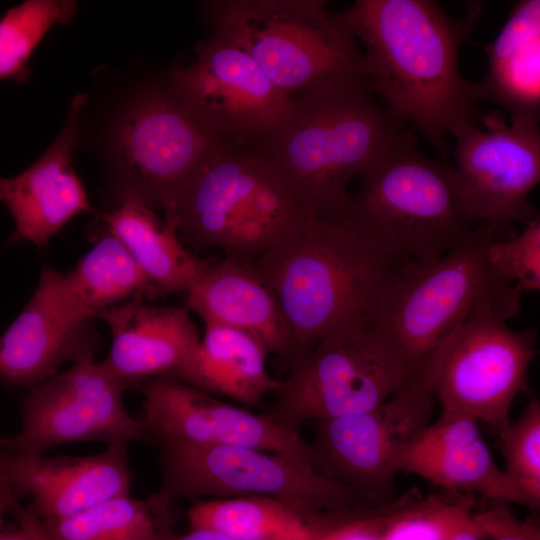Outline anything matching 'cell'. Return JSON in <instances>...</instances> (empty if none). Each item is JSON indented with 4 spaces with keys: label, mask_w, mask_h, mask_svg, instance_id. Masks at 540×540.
Listing matches in <instances>:
<instances>
[{
    "label": "cell",
    "mask_w": 540,
    "mask_h": 540,
    "mask_svg": "<svg viewBox=\"0 0 540 540\" xmlns=\"http://www.w3.org/2000/svg\"><path fill=\"white\" fill-rule=\"evenodd\" d=\"M337 13L361 45L371 91L439 152L458 127L480 121L479 85L459 69L479 7L456 19L431 0H357Z\"/></svg>",
    "instance_id": "6da1fadb"
},
{
    "label": "cell",
    "mask_w": 540,
    "mask_h": 540,
    "mask_svg": "<svg viewBox=\"0 0 540 540\" xmlns=\"http://www.w3.org/2000/svg\"><path fill=\"white\" fill-rule=\"evenodd\" d=\"M411 131L362 81L295 96L287 121L255 148L305 214L332 218L345 208L351 181Z\"/></svg>",
    "instance_id": "7a4b0ae2"
},
{
    "label": "cell",
    "mask_w": 540,
    "mask_h": 540,
    "mask_svg": "<svg viewBox=\"0 0 540 540\" xmlns=\"http://www.w3.org/2000/svg\"><path fill=\"white\" fill-rule=\"evenodd\" d=\"M396 263L341 218L303 212L286 226L251 264L288 326V368L334 328L366 317Z\"/></svg>",
    "instance_id": "3957f363"
},
{
    "label": "cell",
    "mask_w": 540,
    "mask_h": 540,
    "mask_svg": "<svg viewBox=\"0 0 540 540\" xmlns=\"http://www.w3.org/2000/svg\"><path fill=\"white\" fill-rule=\"evenodd\" d=\"M506 229L481 223L448 253L398 262L384 279L366 319L416 371L479 306L495 303L520 312L521 294L486 260L488 244Z\"/></svg>",
    "instance_id": "277c9868"
},
{
    "label": "cell",
    "mask_w": 540,
    "mask_h": 540,
    "mask_svg": "<svg viewBox=\"0 0 540 540\" xmlns=\"http://www.w3.org/2000/svg\"><path fill=\"white\" fill-rule=\"evenodd\" d=\"M335 216L395 262L430 261L476 230L452 165L425 156L413 130L361 177Z\"/></svg>",
    "instance_id": "5b68a950"
},
{
    "label": "cell",
    "mask_w": 540,
    "mask_h": 540,
    "mask_svg": "<svg viewBox=\"0 0 540 540\" xmlns=\"http://www.w3.org/2000/svg\"><path fill=\"white\" fill-rule=\"evenodd\" d=\"M205 13L212 31L237 44L291 98L366 81L360 46L326 1L215 0Z\"/></svg>",
    "instance_id": "8992f818"
},
{
    "label": "cell",
    "mask_w": 540,
    "mask_h": 540,
    "mask_svg": "<svg viewBox=\"0 0 540 540\" xmlns=\"http://www.w3.org/2000/svg\"><path fill=\"white\" fill-rule=\"evenodd\" d=\"M303 210L255 147L216 143L182 191L171 219L189 248L252 263Z\"/></svg>",
    "instance_id": "52a82bcc"
},
{
    "label": "cell",
    "mask_w": 540,
    "mask_h": 540,
    "mask_svg": "<svg viewBox=\"0 0 540 540\" xmlns=\"http://www.w3.org/2000/svg\"><path fill=\"white\" fill-rule=\"evenodd\" d=\"M161 488L147 501L158 517L183 498L265 497L306 521L372 503L321 473L310 459L243 446L162 445Z\"/></svg>",
    "instance_id": "ba28073f"
},
{
    "label": "cell",
    "mask_w": 540,
    "mask_h": 540,
    "mask_svg": "<svg viewBox=\"0 0 540 540\" xmlns=\"http://www.w3.org/2000/svg\"><path fill=\"white\" fill-rule=\"evenodd\" d=\"M419 373L360 317L328 332L295 363L264 412L299 432L308 420L371 410Z\"/></svg>",
    "instance_id": "9c48e42d"
},
{
    "label": "cell",
    "mask_w": 540,
    "mask_h": 540,
    "mask_svg": "<svg viewBox=\"0 0 540 540\" xmlns=\"http://www.w3.org/2000/svg\"><path fill=\"white\" fill-rule=\"evenodd\" d=\"M518 312L495 303L479 306L433 351L421 373L443 413L462 414L500 428L516 397L528 389L537 330L512 329Z\"/></svg>",
    "instance_id": "30bf717a"
},
{
    "label": "cell",
    "mask_w": 540,
    "mask_h": 540,
    "mask_svg": "<svg viewBox=\"0 0 540 540\" xmlns=\"http://www.w3.org/2000/svg\"><path fill=\"white\" fill-rule=\"evenodd\" d=\"M167 87L217 141L257 147L287 121L293 98L276 88L237 44L212 31Z\"/></svg>",
    "instance_id": "8fae6325"
},
{
    "label": "cell",
    "mask_w": 540,
    "mask_h": 540,
    "mask_svg": "<svg viewBox=\"0 0 540 540\" xmlns=\"http://www.w3.org/2000/svg\"><path fill=\"white\" fill-rule=\"evenodd\" d=\"M435 395L420 372L371 410L316 421L314 466L371 502L394 497L402 448L431 421Z\"/></svg>",
    "instance_id": "7c38bea8"
},
{
    "label": "cell",
    "mask_w": 540,
    "mask_h": 540,
    "mask_svg": "<svg viewBox=\"0 0 540 540\" xmlns=\"http://www.w3.org/2000/svg\"><path fill=\"white\" fill-rule=\"evenodd\" d=\"M218 142L167 86L140 93L126 107L112 139L122 191L171 219L186 184Z\"/></svg>",
    "instance_id": "4fadbf2b"
},
{
    "label": "cell",
    "mask_w": 540,
    "mask_h": 540,
    "mask_svg": "<svg viewBox=\"0 0 540 540\" xmlns=\"http://www.w3.org/2000/svg\"><path fill=\"white\" fill-rule=\"evenodd\" d=\"M126 389L102 362L87 359L73 363L29 389L22 400L21 429L8 438L5 451L42 455L72 442H153L141 420L126 410Z\"/></svg>",
    "instance_id": "5bb4252c"
},
{
    "label": "cell",
    "mask_w": 540,
    "mask_h": 540,
    "mask_svg": "<svg viewBox=\"0 0 540 540\" xmlns=\"http://www.w3.org/2000/svg\"><path fill=\"white\" fill-rule=\"evenodd\" d=\"M455 139L453 166L469 216L481 223L507 228L525 225L539 213L529 201L540 182L539 119L512 118L498 111L466 123Z\"/></svg>",
    "instance_id": "9a60e30c"
},
{
    "label": "cell",
    "mask_w": 540,
    "mask_h": 540,
    "mask_svg": "<svg viewBox=\"0 0 540 540\" xmlns=\"http://www.w3.org/2000/svg\"><path fill=\"white\" fill-rule=\"evenodd\" d=\"M137 389L144 396L140 420L159 446H243L291 453L313 463L309 442L265 412L255 413L168 378L152 379Z\"/></svg>",
    "instance_id": "2e32d148"
},
{
    "label": "cell",
    "mask_w": 540,
    "mask_h": 540,
    "mask_svg": "<svg viewBox=\"0 0 540 540\" xmlns=\"http://www.w3.org/2000/svg\"><path fill=\"white\" fill-rule=\"evenodd\" d=\"M0 481L15 496L30 495L28 509L45 521L130 495L132 476L126 444L118 443L90 456L44 457L2 451Z\"/></svg>",
    "instance_id": "e0dca14e"
},
{
    "label": "cell",
    "mask_w": 540,
    "mask_h": 540,
    "mask_svg": "<svg viewBox=\"0 0 540 540\" xmlns=\"http://www.w3.org/2000/svg\"><path fill=\"white\" fill-rule=\"evenodd\" d=\"M399 472L416 475L450 495L480 494L495 503L525 502L494 461L476 419L443 413L401 450Z\"/></svg>",
    "instance_id": "ac0fdd59"
},
{
    "label": "cell",
    "mask_w": 540,
    "mask_h": 540,
    "mask_svg": "<svg viewBox=\"0 0 540 540\" xmlns=\"http://www.w3.org/2000/svg\"><path fill=\"white\" fill-rule=\"evenodd\" d=\"M85 101L84 95L72 100L61 132L36 162L15 177L0 178V201L15 221L12 241L45 246L74 216L91 210L72 166Z\"/></svg>",
    "instance_id": "d6986e66"
},
{
    "label": "cell",
    "mask_w": 540,
    "mask_h": 540,
    "mask_svg": "<svg viewBox=\"0 0 540 540\" xmlns=\"http://www.w3.org/2000/svg\"><path fill=\"white\" fill-rule=\"evenodd\" d=\"M112 344L103 365L127 388L155 378H171L190 358L200 335L187 307L133 300L99 315Z\"/></svg>",
    "instance_id": "ffe728a7"
},
{
    "label": "cell",
    "mask_w": 540,
    "mask_h": 540,
    "mask_svg": "<svg viewBox=\"0 0 540 540\" xmlns=\"http://www.w3.org/2000/svg\"><path fill=\"white\" fill-rule=\"evenodd\" d=\"M187 308L204 324L231 327L249 334L289 365L291 336L276 297L251 263L230 258L209 261L186 293Z\"/></svg>",
    "instance_id": "44dd1931"
},
{
    "label": "cell",
    "mask_w": 540,
    "mask_h": 540,
    "mask_svg": "<svg viewBox=\"0 0 540 540\" xmlns=\"http://www.w3.org/2000/svg\"><path fill=\"white\" fill-rule=\"evenodd\" d=\"M99 348L91 321L68 319L37 286L0 337V382L30 389L56 374L67 361L94 359Z\"/></svg>",
    "instance_id": "7402d4cb"
},
{
    "label": "cell",
    "mask_w": 540,
    "mask_h": 540,
    "mask_svg": "<svg viewBox=\"0 0 540 540\" xmlns=\"http://www.w3.org/2000/svg\"><path fill=\"white\" fill-rule=\"evenodd\" d=\"M68 319L88 322L115 305L158 297L130 254L107 230L69 272L45 266L38 283Z\"/></svg>",
    "instance_id": "603a6c76"
},
{
    "label": "cell",
    "mask_w": 540,
    "mask_h": 540,
    "mask_svg": "<svg viewBox=\"0 0 540 540\" xmlns=\"http://www.w3.org/2000/svg\"><path fill=\"white\" fill-rule=\"evenodd\" d=\"M268 356L249 334L227 326L205 324L190 358L168 379L231 399L248 409L260 408L264 399L273 395L281 384L267 369Z\"/></svg>",
    "instance_id": "cb8c5ba5"
},
{
    "label": "cell",
    "mask_w": 540,
    "mask_h": 540,
    "mask_svg": "<svg viewBox=\"0 0 540 540\" xmlns=\"http://www.w3.org/2000/svg\"><path fill=\"white\" fill-rule=\"evenodd\" d=\"M155 211L136 194L122 191L120 204L101 214V220L154 286L158 297L186 294L210 260L188 248L175 225L161 220Z\"/></svg>",
    "instance_id": "d4e9b609"
},
{
    "label": "cell",
    "mask_w": 540,
    "mask_h": 540,
    "mask_svg": "<svg viewBox=\"0 0 540 540\" xmlns=\"http://www.w3.org/2000/svg\"><path fill=\"white\" fill-rule=\"evenodd\" d=\"M487 70L478 82L481 100L512 118L540 117V1L514 3L496 38L483 45Z\"/></svg>",
    "instance_id": "484cf974"
},
{
    "label": "cell",
    "mask_w": 540,
    "mask_h": 540,
    "mask_svg": "<svg viewBox=\"0 0 540 540\" xmlns=\"http://www.w3.org/2000/svg\"><path fill=\"white\" fill-rule=\"evenodd\" d=\"M187 520L190 529H213L233 540H314L305 519L265 497L197 499Z\"/></svg>",
    "instance_id": "4316f807"
},
{
    "label": "cell",
    "mask_w": 540,
    "mask_h": 540,
    "mask_svg": "<svg viewBox=\"0 0 540 540\" xmlns=\"http://www.w3.org/2000/svg\"><path fill=\"white\" fill-rule=\"evenodd\" d=\"M168 519L157 517L147 500L128 495L41 522L51 540H158Z\"/></svg>",
    "instance_id": "83f0119b"
},
{
    "label": "cell",
    "mask_w": 540,
    "mask_h": 540,
    "mask_svg": "<svg viewBox=\"0 0 540 540\" xmlns=\"http://www.w3.org/2000/svg\"><path fill=\"white\" fill-rule=\"evenodd\" d=\"M72 0H27L0 17V81L24 82L27 62L55 24H66L74 16Z\"/></svg>",
    "instance_id": "f1b7e54d"
},
{
    "label": "cell",
    "mask_w": 540,
    "mask_h": 540,
    "mask_svg": "<svg viewBox=\"0 0 540 540\" xmlns=\"http://www.w3.org/2000/svg\"><path fill=\"white\" fill-rule=\"evenodd\" d=\"M504 473L525 507L540 506V402L531 397L522 413L498 428Z\"/></svg>",
    "instance_id": "f546056e"
},
{
    "label": "cell",
    "mask_w": 540,
    "mask_h": 540,
    "mask_svg": "<svg viewBox=\"0 0 540 540\" xmlns=\"http://www.w3.org/2000/svg\"><path fill=\"white\" fill-rule=\"evenodd\" d=\"M486 260L500 277L522 295L540 290V217L524 225L521 232L508 231L486 248Z\"/></svg>",
    "instance_id": "4dcf8cb0"
},
{
    "label": "cell",
    "mask_w": 540,
    "mask_h": 540,
    "mask_svg": "<svg viewBox=\"0 0 540 540\" xmlns=\"http://www.w3.org/2000/svg\"><path fill=\"white\" fill-rule=\"evenodd\" d=\"M505 505L495 503L494 507L485 510L489 540H540L539 527L517 520Z\"/></svg>",
    "instance_id": "1f68e13d"
},
{
    "label": "cell",
    "mask_w": 540,
    "mask_h": 540,
    "mask_svg": "<svg viewBox=\"0 0 540 540\" xmlns=\"http://www.w3.org/2000/svg\"><path fill=\"white\" fill-rule=\"evenodd\" d=\"M6 495L9 511L16 516L19 529L10 533H0V540H34L35 515L19 504L17 497L9 488L6 489Z\"/></svg>",
    "instance_id": "d6a6232c"
},
{
    "label": "cell",
    "mask_w": 540,
    "mask_h": 540,
    "mask_svg": "<svg viewBox=\"0 0 540 540\" xmlns=\"http://www.w3.org/2000/svg\"><path fill=\"white\" fill-rule=\"evenodd\" d=\"M485 511L475 512L446 540H489Z\"/></svg>",
    "instance_id": "836d02e7"
},
{
    "label": "cell",
    "mask_w": 540,
    "mask_h": 540,
    "mask_svg": "<svg viewBox=\"0 0 540 540\" xmlns=\"http://www.w3.org/2000/svg\"><path fill=\"white\" fill-rule=\"evenodd\" d=\"M158 540H233L230 537L224 535L213 529L197 528L190 529V531L184 535L172 534L167 525L164 526L159 534Z\"/></svg>",
    "instance_id": "e575fe53"
},
{
    "label": "cell",
    "mask_w": 540,
    "mask_h": 540,
    "mask_svg": "<svg viewBox=\"0 0 540 540\" xmlns=\"http://www.w3.org/2000/svg\"><path fill=\"white\" fill-rule=\"evenodd\" d=\"M9 511L5 488L0 484V533L4 523V515Z\"/></svg>",
    "instance_id": "d590c367"
},
{
    "label": "cell",
    "mask_w": 540,
    "mask_h": 540,
    "mask_svg": "<svg viewBox=\"0 0 540 540\" xmlns=\"http://www.w3.org/2000/svg\"><path fill=\"white\" fill-rule=\"evenodd\" d=\"M34 540H51L44 530L41 520L36 516L34 521Z\"/></svg>",
    "instance_id": "8d00e7d4"
},
{
    "label": "cell",
    "mask_w": 540,
    "mask_h": 540,
    "mask_svg": "<svg viewBox=\"0 0 540 540\" xmlns=\"http://www.w3.org/2000/svg\"><path fill=\"white\" fill-rule=\"evenodd\" d=\"M8 445L7 437H0V452L5 451Z\"/></svg>",
    "instance_id": "74e56055"
}]
</instances>
